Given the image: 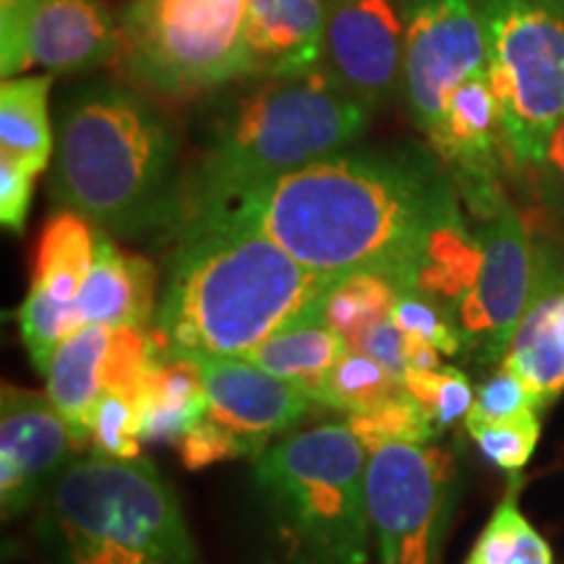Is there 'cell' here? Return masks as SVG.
I'll return each mask as SVG.
<instances>
[{
  "mask_svg": "<svg viewBox=\"0 0 564 564\" xmlns=\"http://www.w3.org/2000/svg\"><path fill=\"white\" fill-rule=\"evenodd\" d=\"M121 58V24L102 0H40L30 34V66L82 74Z\"/></svg>",
  "mask_w": 564,
  "mask_h": 564,
  "instance_id": "cell-17",
  "label": "cell"
},
{
  "mask_svg": "<svg viewBox=\"0 0 564 564\" xmlns=\"http://www.w3.org/2000/svg\"><path fill=\"white\" fill-rule=\"evenodd\" d=\"M97 253V228L76 212L61 209L42 230L34 257V291L61 303H76Z\"/></svg>",
  "mask_w": 564,
  "mask_h": 564,
  "instance_id": "cell-24",
  "label": "cell"
},
{
  "mask_svg": "<svg viewBox=\"0 0 564 564\" xmlns=\"http://www.w3.org/2000/svg\"><path fill=\"white\" fill-rule=\"evenodd\" d=\"M408 343H411L408 340V335L392 322L390 316V319L373 324L371 329H366V333L358 337L350 348L371 356L373 361L382 364L384 369H390L394 377L403 382V377L408 373Z\"/></svg>",
  "mask_w": 564,
  "mask_h": 564,
  "instance_id": "cell-37",
  "label": "cell"
},
{
  "mask_svg": "<svg viewBox=\"0 0 564 564\" xmlns=\"http://www.w3.org/2000/svg\"><path fill=\"white\" fill-rule=\"evenodd\" d=\"M392 322L413 340L434 345L442 356H457L465 345L447 308L426 295L403 291L392 308Z\"/></svg>",
  "mask_w": 564,
  "mask_h": 564,
  "instance_id": "cell-33",
  "label": "cell"
},
{
  "mask_svg": "<svg viewBox=\"0 0 564 564\" xmlns=\"http://www.w3.org/2000/svg\"><path fill=\"white\" fill-rule=\"evenodd\" d=\"M112 343V327L84 324L58 345L47 366V394L66 419L79 447L89 444L91 413L105 392V358Z\"/></svg>",
  "mask_w": 564,
  "mask_h": 564,
  "instance_id": "cell-20",
  "label": "cell"
},
{
  "mask_svg": "<svg viewBox=\"0 0 564 564\" xmlns=\"http://www.w3.org/2000/svg\"><path fill=\"white\" fill-rule=\"evenodd\" d=\"M40 0H0V70L3 79L30 66V34Z\"/></svg>",
  "mask_w": 564,
  "mask_h": 564,
  "instance_id": "cell-35",
  "label": "cell"
},
{
  "mask_svg": "<svg viewBox=\"0 0 564 564\" xmlns=\"http://www.w3.org/2000/svg\"><path fill=\"white\" fill-rule=\"evenodd\" d=\"M181 223L150 333L158 356L246 358L337 282L228 212L194 209Z\"/></svg>",
  "mask_w": 564,
  "mask_h": 564,
  "instance_id": "cell-2",
  "label": "cell"
},
{
  "mask_svg": "<svg viewBox=\"0 0 564 564\" xmlns=\"http://www.w3.org/2000/svg\"><path fill=\"white\" fill-rule=\"evenodd\" d=\"M525 411H539V403L523 379L499 364V369L478 387L474 408L465 421H505Z\"/></svg>",
  "mask_w": 564,
  "mask_h": 564,
  "instance_id": "cell-34",
  "label": "cell"
},
{
  "mask_svg": "<svg viewBox=\"0 0 564 564\" xmlns=\"http://www.w3.org/2000/svg\"><path fill=\"white\" fill-rule=\"evenodd\" d=\"M79 444L51 394L3 384L0 392V507L19 518L37 507L76 460Z\"/></svg>",
  "mask_w": 564,
  "mask_h": 564,
  "instance_id": "cell-13",
  "label": "cell"
},
{
  "mask_svg": "<svg viewBox=\"0 0 564 564\" xmlns=\"http://www.w3.org/2000/svg\"><path fill=\"white\" fill-rule=\"evenodd\" d=\"M324 0H249L251 76L291 79L319 70L324 55Z\"/></svg>",
  "mask_w": 564,
  "mask_h": 564,
  "instance_id": "cell-18",
  "label": "cell"
},
{
  "mask_svg": "<svg viewBox=\"0 0 564 564\" xmlns=\"http://www.w3.org/2000/svg\"><path fill=\"white\" fill-rule=\"evenodd\" d=\"M502 366L518 373L539 408L564 392V257L535 251V280Z\"/></svg>",
  "mask_w": 564,
  "mask_h": 564,
  "instance_id": "cell-16",
  "label": "cell"
},
{
  "mask_svg": "<svg viewBox=\"0 0 564 564\" xmlns=\"http://www.w3.org/2000/svg\"><path fill=\"white\" fill-rule=\"evenodd\" d=\"M449 457L429 444L369 453V507L379 564H434L444 528Z\"/></svg>",
  "mask_w": 564,
  "mask_h": 564,
  "instance_id": "cell-9",
  "label": "cell"
},
{
  "mask_svg": "<svg viewBox=\"0 0 564 564\" xmlns=\"http://www.w3.org/2000/svg\"><path fill=\"white\" fill-rule=\"evenodd\" d=\"M322 301L295 316V319L282 324L278 333H272L246 356L251 364L262 366L274 377L299 384L301 390L312 394L314 403L324 379L340 361L343 352L348 350L343 337L324 319Z\"/></svg>",
  "mask_w": 564,
  "mask_h": 564,
  "instance_id": "cell-21",
  "label": "cell"
},
{
  "mask_svg": "<svg viewBox=\"0 0 564 564\" xmlns=\"http://www.w3.org/2000/svg\"><path fill=\"white\" fill-rule=\"evenodd\" d=\"M34 178L37 175L21 167L19 162L0 158V220H3V228L13 232L24 230L34 194Z\"/></svg>",
  "mask_w": 564,
  "mask_h": 564,
  "instance_id": "cell-36",
  "label": "cell"
},
{
  "mask_svg": "<svg viewBox=\"0 0 564 564\" xmlns=\"http://www.w3.org/2000/svg\"><path fill=\"white\" fill-rule=\"evenodd\" d=\"M478 241L481 264L453 319L463 345L476 352L478 361L502 364L531 299L535 249L523 215L510 202L486 217Z\"/></svg>",
  "mask_w": 564,
  "mask_h": 564,
  "instance_id": "cell-11",
  "label": "cell"
},
{
  "mask_svg": "<svg viewBox=\"0 0 564 564\" xmlns=\"http://www.w3.org/2000/svg\"><path fill=\"white\" fill-rule=\"evenodd\" d=\"M322 70L366 110L403 91L405 24L398 0H324Z\"/></svg>",
  "mask_w": 564,
  "mask_h": 564,
  "instance_id": "cell-12",
  "label": "cell"
},
{
  "mask_svg": "<svg viewBox=\"0 0 564 564\" xmlns=\"http://www.w3.org/2000/svg\"><path fill=\"white\" fill-rule=\"evenodd\" d=\"M405 24L403 97L419 129L432 133L455 89L489 70L474 0H398Z\"/></svg>",
  "mask_w": 564,
  "mask_h": 564,
  "instance_id": "cell-10",
  "label": "cell"
},
{
  "mask_svg": "<svg viewBox=\"0 0 564 564\" xmlns=\"http://www.w3.org/2000/svg\"><path fill=\"white\" fill-rule=\"evenodd\" d=\"M89 444L97 453L121 457V460H137V457H141L137 403L126 398V394L102 392L100 403L91 413Z\"/></svg>",
  "mask_w": 564,
  "mask_h": 564,
  "instance_id": "cell-32",
  "label": "cell"
},
{
  "mask_svg": "<svg viewBox=\"0 0 564 564\" xmlns=\"http://www.w3.org/2000/svg\"><path fill=\"white\" fill-rule=\"evenodd\" d=\"M178 139L167 118L126 84L82 87L55 129L51 196L97 230L137 236L178 217Z\"/></svg>",
  "mask_w": 564,
  "mask_h": 564,
  "instance_id": "cell-3",
  "label": "cell"
},
{
  "mask_svg": "<svg viewBox=\"0 0 564 564\" xmlns=\"http://www.w3.org/2000/svg\"><path fill=\"white\" fill-rule=\"evenodd\" d=\"M369 116L322 68L262 79L212 123L199 167L183 188L181 217L348 150Z\"/></svg>",
  "mask_w": 564,
  "mask_h": 564,
  "instance_id": "cell-4",
  "label": "cell"
},
{
  "mask_svg": "<svg viewBox=\"0 0 564 564\" xmlns=\"http://www.w3.org/2000/svg\"><path fill=\"white\" fill-rule=\"evenodd\" d=\"M403 387L419 400L423 411L436 426V432L457 419H465L474 408L476 392L468 377L453 366H440L432 371H408Z\"/></svg>",
  "mask_w": 564,
  "mask_h": 564,
  "instance_id": "cell-31",
  "label": "cell"
},
{
  "mask_svg": "<svg viewBox=\"0 0 564 564\" xmlns=\"http://www.w3.org/2000/svg\"><path fill=\"white\" fill-rule=\"evenodd\" d=\"M158 270L137 253H123L110 232L97 230V253L76 314L84 324L147 329L158 314Z\"/></svg>",
  "mask_w": 564,
  "mask_h": 564,
  "instance_id": "cell-19",
  "label": "cell"
},
{
  "mask_svg": "<svg viewBox=\"0 0 564 564\" xmlns=\"http://www.w3.org/2000/svg\"><path fill=\"white\" fill-rule=\"evenodd\" d=\"M518 491L510 486L463 564H554L546 539L520 512Z\"/></svg>",
  "mask_w": 564,
  "mask_h": 564,
  "instance_id": "cell-26",
  "label": "cell"
},
{
  "mask_svg": "<svg viewBox=\"0 0 564 564\" xmlns=\"http://www.w3.org/2000/svg\"><path fill=\"white\" fill-rule=\"evenodd\" d=\"M207 390V419L232 444L236 457H253L299 426L312 394L274 377L249 358H196Z\"/></svg>",
  "mask_w": 564,
  "mask_h": 564,
  "instance_id": "cell-14",
  "label": "cell"
},
{
  "mask_svg": "<svg viewBox=\"0 0 564 564\" xmlns=\"http://www.w3.org/2000/svg\"><path fill=\"white\" fill-rule=\"evenodd\" d=\"M79 327L82 319L76 314V303H61L47 293L30 288L19 308V329L34 366L42 373L51 366V358L58 350V345Z\"/></svg>",
  "mask_w": 564,
  "mask_h": 564,
  "instance_id": "cell-29",
  "label": "cell"
},
{
  "mask_svg": "<svg viewBox=\"0 0 564 564\" xmlns=\"http://www.w3.org/2000/svg\"><path fill=\"white\" fill-rule=\"evenodd\" d=\"M137 408L141 442L178 444L207 415V390L199 361L154 352Z\"/></svg>",
  "mask_w": 564,
  "mask_h": 564,
  "instance_id": "cell-22",
  "label": "cell"
},
{
  "mask_svg": "<svg viewBox=\"0 0 564 564\" xmlns=\"http://www.w3.org/2000/svg\"><path fill=\"white\" fill-rule=\"evenodd\" d=\"M400 285L382 274H350L337 280L322 301L324 319L350 345L373 324L390 319L400 299Z\"/></svg>",
  "mask_w": 564,
  "mask_h": 564,
  "instance_id": "cell-25",
  "label": "cell"
},
{
  "mask_svg": "<svg viewBox=\"0 0 564 564\" xmlns=\"http://www.w3.org/2000/svg\"><path fill=\"white\" fill-rule=\"evenodd\" d=\"M405 387L390 369L366 352L348 348L324 379L316 403L343 413H364L403 392Z\"/></svg>",
  "mask_w": 564,
  "mask_h": 564,
  "instance_id": "cell-27",
  "label": "cell"
},
{
  "mask_svg": "<svg viewBox=\"0 0 564 564\" xmlns=\"http://www.w3.org/2000/svg\"><path fill=\"white\" fill-rule=\"evenodd\" d=\"M34 539L53 564H199L158 468L97 449L70 463L37 505Z\"/></svg>",
  "mask_w": 564,
  "mask_h": 564,
  "instance_id": "cell-5",
  "label": "cell"
},
{
  "mask_svg": "<svg viewBox=\"0 0 564 564\" xmlns=\"http://www.w3.org/2000/svg\"><path fill=\"white\" fill-rule=\"evenodd\" d=\"M465 426L486 460L505 470L523 468L539 447V411H525L505 421H465Z\"/></svg>",
  "mask_w": 564,
  "mask_h": 564,
  "instance_id": "cell-30",
  "label": "cell"
},
{
  "mask_svg": "<svg viewBox=\"0 0 564 564\" xmlns=\"http://www.w3.org/2000/svg\"><path fill=\"white\" fill-rule=\"evenodd\" d=\"M345 423L369 453L384 444H426L436 434L432 419L408 390L384 400L371 411L348 415Z\"/></svg>",
  "mask_w": 564,
  "mask_h": 564,
  "instance_id": "cell-28",
  "label": "cell"
},
{
  "mask_svg": "<svg viewBox=\"0 0 564 564\" xmlns=\"http://www.w3.org/2000/svg\"><path fill=\"white\" fill-rule=\"evenodd\" d=\"M53 154L51 76H11L0 84V158L40 175Z\"/></svg>",
  "mask_w": 564,
  "mask_h": 564,
  "instance_id": "cell-23",
  "label": "cell"
},
{
  "mask_svg": "<svg viewBox=\"0 0 564 564\" xmlns=\"http://www.w3.org/2000/svg\"><path fill=\"white\" fill-rule=\"evenodd\" d=\"M253 476L295 562L369 564V449L348 423L274 442Z\"/></svg>",
  "mask_w": 564,
  "mask_h": 564,
  "instance_id": "cell-6",
  "label": "cell"
},
{
  "mask_svg": "<svg viewBox=\"0 0 564 564\" xmlns=\"http://www.w3.org/2000/svg\"><path fill=\"white\" fill-rule=\"evenodd\" d=\"M194 209L228 212L264 230L319 278L382 274L449 316L481 264L453 181L413 150H343Z\"/></svg>",
  "mask_w": 564,
  "mask_h": 564,
  "instance_id": "cell-1",
  "label": "cell"
},
{
  "mask_svg": "<svg viewBox=\"0 0 564 564\" xmlns=\"http://www.w3.org/2000/svg\"><path fill=\"white\" fill-rule=\"evenodd\" d=\"M118 24L126 70L160 95L251 79L249 0H129Z\"/></svg>",
  "mask_w": 564,
  "mask_h": 564,
  "instance_id": "cell-8",
  "label": "cell"
},
{
  "mask_svg": "<svg viewBox=\"0 0 564 564\" xmlns=\"http://www.w3.org/2000/svg\"><path fill=\"white\" fill-rule=\"evenodd\" d=\"M533 173L539 175L541 192H544L552 202L564 199V121L560 129L552 133L544 154H541L539 165L533 167Z\"/></svg>",
  "mask_w": 564,
  "mask_h": 564,
  "instance_id": "cell-38",
  "label": "cell"
},
{
  "mask_svg": "<svg viewBox=\"0 0 564 564\" xmlns=\"http://www.w3.org/2000/svg\"><path fill=\"white\" fill-rule=\"evenodd\" d=\"M489 53L502 147L539 165L564 121V0H474Z\"/></svg>",
  "mask_w": 564,
  "mask_h": 564,
  "instance_id": "cell-7",
  "label": "cell"
},
{
  "mask_svg": "<svg viewBox=\"0 0 564 564\" xmlns=\"http://www.w3.org/2000/svg\"><path fill=\"white\" fill-rule=\"evenodd\" d=\"M497 141H502L499 108L489 70H484L455 89L440 123L429 133V147L453 171L465 204L481 220L507 202L497 178Z\"/></svg>",
  "mask_w": 564,
  "mask_h": 564,
  "instance_id": "cell-15",
  "label": "cell"
}]
</instances>
